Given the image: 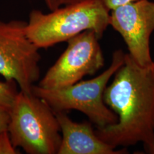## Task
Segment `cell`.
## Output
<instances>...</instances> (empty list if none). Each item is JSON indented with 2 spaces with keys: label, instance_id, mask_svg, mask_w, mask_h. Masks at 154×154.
<instances>
[{
  "label": "cell",
  "instance_id": "1",
  "mask_svg": "<svg viewBox=\"0 0 154 154\" xmlns=\"http://www.w3.org/2000/svg\"><path fill=\"white\" fill-rule=\"evenodd\" d=\"M105 103L118 116L116 124L96 128L98 136L116 149L154 140V61L141 66L128 54L103 93Z\"/></svg>",
  "mask_w": 154,
  "mask_h": 154
},
{
  "label": "cell",
  "instance_id": "2",
  "mask_svg": "<svg viewBox=\"0 0 154 154\" xmlns=\"http://www.w3.org/2000/svg\"><path fill=\"white\" fill-rule=\"evenodd\" d=\"M110 11L101 0H85L44 13L32 10L25 31L38 49H47L86 30L96 32L100 39L109 26Z\"/></svg>",
  "mask_w": 154,
  "mask_h": 154
},
{
  "label": "cell",
  "instance_id": "3",
  "mask_svg": "<svg viewBox=\"0 0 154 154\" xmlns=\"http://www.w3.org/2000/svg\"><path fill=\"white\" fill-rule=\"evenodd\" d=\"M8 132L14 147L29 154H57L61 142L54 111L41 98L20 91L9 109Z\"/></svg>",
  "mask_w": 154,
  "mask_h": 154
},
{
  "label": "cell",
  "instance_id": "4",
  "mask_svg": "<svg viewBox=\"0 0 154 154\" xmlns=\"http://www.w3.org/2000/svg\"><path fill=\"white\" fill-rule=\"evenodd\" d=\"M125 53L115 51L109 68L95 78L79 81L58 88L32 86V92L44 100L54 111L76 110L85 114L96 128L116 124L118 116L103 101V93L109 82L124 62Z\"/></svg>",
  "mask_w": 154,
  "mask_h": 154
},
{
  "label": "cell",
  "instance_id": "5",
  "mask_svg": "<svg viewBox=\"0 0 154 154\" xmlns=\"http://www.w3.org/2000/svg\"><path fill=\"white\" fill-rule=\"evenodd\" d=\"M26 22L0 21V74L7 81H14L25 93L40 77L38 48L26 36Z\"/></svg>",
  "mask_w": 154,
  "mask_h": 154
},
{
  "label": "cell",
  "instance_id": "6",
  "mask_svg": "<svg viewBox=\"0 0 154 154\" xmlns=\"http://www.w3.org/2000/svg\"><path fill=\"white\" fill-rule=\"evenodd\" d=\"M99 38L94 31L86 30L67 41V47L38 82L44 88L72 85L87 75H94L105 64Z\"/></svg>",
  "mask_w": 154,
  "mask_h": 154
},
{
  "label": "cell",
  "instance_id": "7",
  "mask_svg": "<svg viewBox=\"0 0 154 154\" xmlns=\"http://www.w3.org/2000/svg\"><path fill=\"white\" fill-rule=\"evenodd\" d=\"M109 26L122 36L136 62L141 66L153 62L150 39L154 32V2L139 0L112 9Z\"/></svg>",
  "mask_w": 154,
  "mask_h": 154
},
{
  "label": "cell",
  "instance_id": "8",
  "mask_svg": "<svg viewBox=\"0 0 154 154\" xmlns=\"http://www.w3.org/2000/svg\"><path fill=\"white\" fill-rule=\"evenodd\" d=\"M60 126L61 142L57 154H125L126 148H116L101 140L91 121L76 122L65 111H54Z\"/></svg>",
  "mask_w": 154,
  "mask_h": 154
},
{
  "label": "cell",
  "instance_id": "9",
  "mask_svg": "<svg viewBox=\"0 0 154 154\" xmlns=\"http://www.w3.org/2000/svg\"><path fill=\"white\" fill-rule=\"evenodd\" d=\"M14 81L0 82V106L9 109L12 106L18 92Z\"/></svg>",
  "mask_w": 154,
  "mask_h": 154
},
{
  "label": "cell",
  "instance_id": "10",
  "mask_svg": "<svg viewBox=\"0 0 154 154\" xmlns=\"http://www.w3.org/2000/svg\"><path fill=\"white\" fill-rule=\"evenodd\" d=\"M20 153L11 142L8 130L0 132V154Z\"/></svg>",
  "mask_w": 154,
  "mask_h": 154
},
{
  "label": "cell",
  "instance_id": "11",
  "mask_svg": "<svg viewBox=\"0 0 154 154\" xmlns=\"http://www.w3.org/2000/svg\"><path fill=\"white\" fill-rule=\"evenodd\" d=\"M83 1H85V0H44V3L46 4L50 11L54 10L63 6L79 3Z\"/></svg>",
  "mask_w": 154,
  "mask_h": 154
},
{
  "label": "cell",
  "instance_id": "12",
  "mask_svg": "<svg viewBox=\"0 0 154 154\" xmlns=\"http://www.w3.org/2000/svg\"><path fill=\"white\" fill-rule=\"evenodd\" d=\"M9 109L0 106V132L7 130L9 122Z\"/></svg>",
  "mask_w": 154,
  "mask_h": 154
},
{
  "label": "cell",
  "instance_id": "13",
  "mask_svg": "<svg viewBox=\"0 0 154 154\" xmlns=\"http://www.w3.org/2000/svg\"><path fill=\"white\" fill-rule=\"evenodd\" d=\"M101 1L103 3V5H105V7L109 11H111L119 7V6L134 2L139 1V0H101Z\"/></svg>",
  "mask_w": 154,
  "mask_h": 154
},
{
  "label": "cell",
  "instance_id": "14",
  "mask_svg": "<svg viewBox=\"0 0 154 154\" xmlns=\"http://www.w3.org/2000/svg\"><path fill=\"white\" fill-rule=\"evenodd\" d=\"M147 153H151V154H154V140H153V144H152L151 147L150 148V149L149 150V151H147Z\"/></svg>",
  "mask_w": 154,
  "mask_h": 154
}]
</instances>
